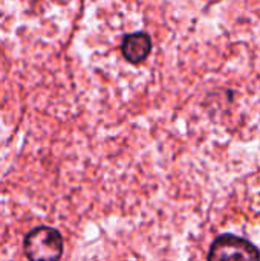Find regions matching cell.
I'll use <instances>...</instances> for the list:
<instances>
[{
  "label": "cell",
  "mask_w": 260,
  "mask_h": 261,
  "mask_svg": "<svg viewBox=\"0 0 260 261\" xmlns=\"http://www.w3.org/2000/svg\"><path fill=\"white\" fill-rule=\"evenodd\" d=\"M25 254L29 261H58L63 254V239L54 228H35L25 239Z\"/></svg>",
  "instance_id": "1"
},
{
  "label": "cell",
  "mask_w": 260,
  "mask_h": 261,
  "mask_svg": "<svg viewBox=\"0 0 260 261\" xmlns=\"http://www.w3.org/2000/svg\"><path fill=\"white\" fill-rule=\"evenodd\" d=\"M208 261H260V254L251 242L225 234L213 242Z\"/></svg>",
  "instance_id": "2"
},
{
  "label": "cell",
  "mask_w": 260,
  "mask_h": 261,
  "mask_svg": "<svg viewBox=\"0 0 260 261\" xmlns=\"http://www.w3.org/2000/svg\"><path fill=\"white\" fill-rule=\"evenodd\" d=\"M152 50V38L146 32H133L124 37L121 52L129 63L144 61Z\"/></svg>",
  "instance_id": "3"
}]
</instances>
